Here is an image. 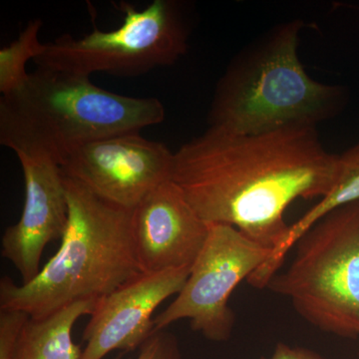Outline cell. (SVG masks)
<instances>
[{
    "label": "cell",
    "instance_id": "obj_4",
    "mask_svg": "<svg viewBox=\"0 0 359 359\" xmlns=\"http://www.w3.org/2000/svg\"><path fill=\"white\" fill-rule=\"evenodd\" d=\"M302 28L301 20L282 23L238 54L215 90L210 129L245 135L316 127L339 112L344 88L316 81L302 65Z\"/></svg>",
    "mask_w": 359,
    "mask_h": 359
},
{
    "label": "cell",
    "instance_id": "obj_2",
    "mask_svg": "<svg viewBox=\"0 0 359 359\" xmlns=\"http://www.w3.org/2000/svg\"><path fill=\"white\" fill-rule=\"evenodd\" d=\"M65 176V175H63ZM68 223L61 245L32 282L0 280V309L50 316L78 302L103 299L142 273L133 210L97 197L65 176Z\"/></svg>",
    "mask_w": 359,
    "mask_h": 359
},
{
    "label": "cell",
    "instance_id": "obj_5",
    "mask_svg": "<svg viewBox=\"0 0 359 359\" xmlns=\"http://www.w3.org/2000/svg\"><path fill=\"white\" fill-rule=\"evenodd\" d=\"M292 264L266 289L323 332L359 337V201L334 210L297 241Z\"/></svg>",
    "mask_w": 359,
    "mask_h": 359
},
{
    "label": "cell",
    "instance_id": "obj_10",
    "mask_svg": "<svg viewBox=\"0 0 359 359\" xmlns=\"http://www.w3.org/2000/svg\"><path fill=\"white\" fill-rule=\"evenodd\" d=\"M25 177V198L20 221L1 238V256L18 269L22 283L39 275L47 245L62 240L68 223L65 176L50 158L16 154Z\"/></svg>",
    "mask_w": 359,
    "mask_h": 359
},
{
    "label": "cell",
    "instance_id": "obj_11",
    "mask_svg": "<svg viewBox=\"0 0 359 359\" xmlns=\"http://www.w3.org/2000/svg\"><path fill=\"white\" fill-rule=\"evenodd\" d=\"M209 230L173 180L161 184L133 210L135 250L142 273L192 268Z\"/></svg>",
    "mask_w": 359,
    "mask_h": 359
},
{
    "label": "cell",
    "instance_id": "obj_9",
    "mask_svg": "<svg viewBox=\"0 0 359 359\" xmlns=\"http://www.w3.org/2000/svg\"><path fill=\"white\" fill-rule=\"evenodd\" d=\"M191 269L141 273L97 302L83 332L79 359H103L114 351L141 347L154 334L156 309L183 289Z\"/></svg>",
    "mask_w": 359,
    "mask_h": 359
},
{
    "label": "cell",
    "instance_id": "obj_7",
    "mask_svg": "<svg viewBox=\"0 0 359 359\" xmlns=\"http://www.w3.org/2000/svg\"><path fill=\"white\" fill-rule=\"evenodd\" d=\"M204 248L181 292L154 318V332L182 320L212 341H226L235 325L229 301L236 287L271 257L273 250L229 224H209Z\"/></svg>",
    "mask_w": 359,
    "mask_h": 359
},
{
    "label": "cell",
    "instance_id": "obj_1",
    "mask_svg": "<svg viewBox=\"0 0 359 359\" xmlns=\"http://www.w3.org/2000/svg\"><path fill=\"white\" fill-rule=\"evenodd\" d=\"M337 164L316 127L245 135L209 128L174 153L172 180L205 223L229 224L273 250L289 231L287 207L325 197Z\"/></svg>",
    "mask_w": 359,
    "mask_h": 359
},
{
    "label": "cell",
    "instance_id": "obj_6",
    "mask_svg": "<svg viewBox=\"0 0 359 359\" xmlns=\"http://www.w3.org/2000/svg\"><path fill=\"white\" fill-rule=\"evenodd\" d=\"M121 26L110 32L94 27L88 34H63L44 43L37 67L91 76L104 72L136 77L174 65L188 51L190 25L185 6L178 0H154L138 11L121 2Z\"/></svg>",
    "mask_w": 359,
    "mask_h": 359
},
{
    "label": "cell",
    "instance_id": "obj_3",
    "mask_svg": "<svg viewBox=\"0 0 359 359\" xmlns=\"http://www.w3.org/2000/svg\"><path fill=\"white\" fill-rule=\"evenodd\" d=\"M166 110L154 97L120 95L90 77L37 67L0 99V144L60 164L89 142L160 124Z\"/></svg>",
    "mask_w": 359,
    "mask_h": 359
},
{
    "label": "cell",
    "instance_id": "obj_15",
    "mask_svg": "<svg viewBox=\"0 0 359 359\" xmlns=\"http://www.w3.org/2000/svg\"><path fill=\"white\" fill-rule=\"evenodd\" d=\"M29 320L23 311L0 309V359H13L21 330Z\"/></svg>",
    "mask_w": 359,
    "mask_h": 359
},
{
    "label": "cell",
    "instance_id": "obj_14",
    "mask_svg": "<svg viewBox=\"0 0 359 359\" xmlns=\"http://www.w3.org/2000/svg\"><path fill=\"white\" fill-rule=\"evenodd\" d=\"M41 20L28 22L20 36L0 50V92L8 95L25 83L29 73L26 72V63L34 61L44 48L39 39Z\"/></svg>",
    "mask_w": 359,
    "mask_h": 359
},
{
    "label": "cell",
    "instance_id": "obj_16",
    "mask_svg": "<svg viewBox=\"0 0 359 359\" xmlns=\"http://www.w3.org/2000/svg\"><path fill=\"white\" fill-rule=\"evenodd\" d=\"M136 359H182L176 337L166 330L154 334L140 347Z\"/></svg>",
    "mask_w": 359,
    "mask_h": 359
},
{
    "label": "cell",
    "instance_id": "obj_12",
    "mask_svg": "<svg viewBox=\"0 0 359 359\" xmlns=\"http://www.w3.org/2000/svg\"><path fill=\"white\" fill-rule=\"evenodd\" d=\"M359 201V141L355 145L339 155L337 177L330 192L321 198L304 216L290 226L289 231L282 242L271 252V257L256 273L250 276L248 283L257 289H264L278 269L282 268L285 257L297 241L316 222L327 214Z\"/></svg>",
    "mask_w": 359,
    "mask_h": 359
},
{
    "label": "cell",
    "instance_id": "obj_8",
    "mask_svg": "<svg viewBox=\"0 0 359 359\" xmlns=\"http://www.w3.org/2000/svg\"><path fill=\"white\" fill-rule=\"evenodd\" d=\"M61 171L97 197L134 210L151 191L172 179L174 153L140 132L106 137L75 148Z\"/></svg>",
    "mask_w": 359,
    "mask_h": 359
},
{
    "label": "cell",
    "instance_id": "obj_17",
    "mask_svg": "<svg viewBox=\"0 0 359 359\" xmlns=\"http://www.w3.org/2000/svg\"><path fill=\"white\" fill-rule=\"evenodd\" d=\"M266 359V358H264ZM269 359H327L320 354L302 347H292L285 344H278L275 353Z\"/></svg>",
    "mask_w": 359,
    "mask_h": 359
},
{
    "label": "cell",
    "instance_id": "obj_13",
    "mask_svg": "<svg viewBox=\"0 0 359 359\" xmlns=\"http://www.w3.org/2000/svg\"><path fill=\"white\" fill-rule=\"evenodd\" d=\"M97 302H78L41 320L29 318L18 337L13 359H79L82 348L73 341V327L82 316L93 313Z\"/></svg>",
    "mask_w": 359,
    "mask_h": 359
}]
</instances>
